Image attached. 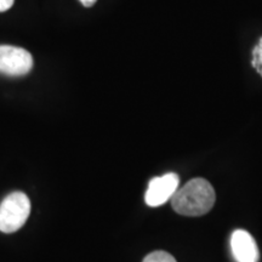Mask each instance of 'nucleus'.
<instances>
[{"label": "nucleus", "instance_id": "nucleus-3", "mask_svg": "<svg viewBox=\"0 0 262 262\" xmlns=\"http://www.w3.org/2000/svg\"><path fill=\"white\" fill-rule=\"evenodd\" d=\"M33 68L31 52L24 48L0 45V73L10 77H22Z\"/></svg>", "mask_w": 262, "mask_h": 262}, {"label": "nucleus", "instance_id": "nucleus-6", "mask_svg": "<svg viewBox=\"0 0 262 262\" xmlns=\"http://www.w3.org/2000/svg\"><path fill=\"white\" fill-rule=\"evenodd\" d=\"M142 262H178L175 260V257L171 254L166 253V251L158 250L149 253L147 256L143 258Z\"/></svg>", "mask_w": 262, "mask_h": 262}, {"label": "nucleus", "instance_id": "nucleus-4", "mask_svg": "<svg viewBox=\"0 0 262 262\" xmlns=\"http://www.w3.org/2000/svg\"><path fill=\"white\" fill-rule=\"evenodd\" d=\"M179 185L180 178L175 172H169L159 176V178H153L149 181L148 188L146 191V204L152 208L165 204L178 191Z\"/></svg>", "mask_w": 262, "mask_h": 262}, {"label": "nucleus", "instance_id": "nucleus-1", "mask_svg": "<svg viewBox=\"0 0 262 262\" xmlns=\"http://www.w3.org/2000/svg\"><path fill=\"white\" fill-rule=\"evenodd\" d=\"M171 206L182 216H203L208 214L215 204V189L208 180L196 178L179 188L172 195Z\"/></svg>", "mask_w": 262, "mask_h": 262}, {"label": "nucleus", "instance_id": "nucleus-9", "mask_svg": "<svg viewBox=\"0 0 262 262\" xmlns=\"http://www.w3.org/2000/svg\"><path fill=\"white\" fill-rule=\"evenodd\" d=\"M79 2L83 4V6H85V8H91L97 0H79Z\"/></svg>", "mask_w": 262, "mask_h": 262}, {"label": "nucleus", "instance_id": "nucleus-2", "mask_svg": "<svg viewBox=\"0 0 262 262\" xmlns=\"http://www.w3.org/2000/svg\"><path fill=\"white\" fill-rule=\"evenodd\" d=\"M31 201L24 192H12L0 204V232L14 233L28 220Z\"/></svg>", "mask_w": 262, "mask_h": 262}, {"label": "nucleus", "instance_id": "nucleus-5", "mask_svg": "<svg viewBox=\"0 0 262 262\" xmlns=\"http://www.w3.org/2000/svg\"><path fill=\"white\" fill-rule=\"evenodd\" d=\"M231 249L237 262H258L260 258L256 242L245 229H235L232 233Z\"/></svg>", "mask_w": 262, "mask_h": 262}, {"label": "nucleus", "instance_id": "nucleus-8", "mask_svg": "<svg viewBox=\"0 0 262 262\" xmlns=\"http://www.w3.org/2000/svg\"><path fill=\"white\" fill-rule=\"evenodd\" d=\"M15 0H0V12L8 11L14 5Z\"/></svg>", "mask_w": 262, "mask_h": 262}, {"label": "nucleus", "instance_id": "nucleus-7", "mask_svg": "<svg viewBox=\"0 0 262 262\" xmlns=\"http://www.w3.org/2000/svg\"><path fill=\"white\" fill-rule=\"evenodd\" d=\"M251 64L255 68V71L262 77V37L255 48L253 49V58H251Z\"/></svg>", "mask_w": 262, "mask_h": 262}]
</instances>
